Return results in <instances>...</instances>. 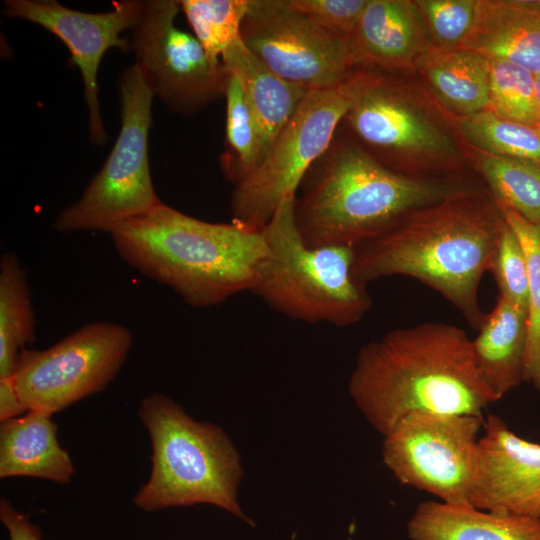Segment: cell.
Segmentation results:
<instances>
[{"mask_svg":"<svg viewBox=\"0 0 540 540\" xmlns=\"http://www.w3.org/2000/svg\"><path fill=\"white\" fill-rule=\"evenodd\" d=\"M506 225L493 199L464 187L416 208L356 248L354 273L363 284L389 276L414 278L441 294L478 330L486 314L478 291Z\"/></svg>","mask_w":540,"mask_h":540,"instance_id":"obj_1","label":"cell"},{"mask_svg":"<svg viewBox=\"0 0 540 540\" xmlns=\"http://www.w3.org/2000/svg\"><path fill=\"white\" fill-rule=\"evenodd\" d=\"M348 391L383 437L412 412L482 417L495 402L478 370L472 340L463 329L442 322L398 328L364 345Z\"/></svg>","mask_w":540,"mask_h":540,"instance_id":"obj_2","label":"cell"},{"mask_svg":"<svg viewBox=\"0 0 540 540\" xmlns=\"http://www.w3.org/2000/svg\"><path fill=\"white\" fill-rule=\"evenodd\" d=\"M109 234L127 264L200 308L251 292L268 255L263 229L200 220L164 203Z\"/></svg>","mask_w":540,"mask_h":540,"instance_id":"obj_3","label":"cell"},{"mask_svg":"<svg viewBox=\"0 0 540 540\" xmlns=\"http://www.w3.org/2000/svg\"><path fill=\"white\" fill-rule=\"evenodd\" d=\"M464 187L446 179L397 172L359 144L334 137L298 188L296 223L311 246L356 249L382 235L408 212Z\"/></svg>","mask_w":540,"mask_h":540,"instance_id":"obj_4","label":"cell"},{"mask_svg":"<svg viewBox=\"0 0 540 540\" xmlns=\"http://www.w3.org/2000/svg\"><path fill=\"white\" fill-rule=\"evenodd\" d=\"M138 415L152 444L149 479L133 503L145 512L195 504L215 505L253 524L238 502L239 454L224 430L192 419L174 400L152 393Z\"/></svg>","mask_w":540,"mask_h":540,"instance_id":"obj_5","label":"cell"},{"mask_svg":"<svg viewBox=\"0 0 540 540\" xmlns=\"http://www.w3.org/2000/svg\"><path fill=\"white\" fill-rule=\"evenodd\" d=\"M295 196L286 197L263 228L268 255L251 292L290 318L351 326L372 305L354 273L356 249L307 244L296 223Z\"/></svg>","mask_w":540,"mask_h":540,"instance_id":"obj_6","label":"cell"},{"mask_svg":"<svg viewBox=\"0 0 540 540\" xmlns=\"http://www.w3.org/2000/svg\"><path fill=\"white\" fill-rule=\"evenodd\" d=\"M121 127L111 152L82 196L54 222L62 233L98 230L144 216L162 202L152 183L148 145L154 95L134 64L120 78Z\"/></svg>","mask_w":540,"mask_h":540,"instance_id":"obj_7","label":"cell"},{"mask_svg":"<svg viewBox=\"0 0 540 540\" xmlns=\"http://www.w3.org/2000/svg\"><path fill=\"white\" fill-rule=\"evenodd\" d=\"M353 98L350 77L336 87L307 92L260 164L234 185L233 221L256 229L266 226L328 150Z\"/></svg>","mask_w":540,"mask_h":540,"instance_id":"obj_8","label":"cell"},{"mask_svg":"<svg viewBox=\"0 0 540 540\" xmlns=\"http://www.w3.org/2000/svg\"><path fill=\"white\" fill-rule=\"evenodd\" d=\"M132 342L126 327L95 322L44 350H23L12 379L24 408L54 414L101 392L122 368Z\"/></svg>","mask_w":540,"mask_h":540,"instance_id":"obj_9","label":"cell"},{"mask_svg":"<svg viewBox=\"0 0 540 540\" xmlns=\"http://www.w3.org/2000/svg\"><path fill=\"white\" fill-rule=\"evenodd\" d=\"M482 417L416 411L384 436V464L403 485L468 504Z\"/></svg>","mask_w":540,"mask_h":540,"instance_id":"obj_10","label":"cell"},{"mask_svg":"<svg viewBox=\"0 0 540 540\" xmlns=\"http://www.w3.org/2000/svg\"><path fill=\"white\" fill-rule=\"evenodd\" d=\"M180 11V1H144L130 48L153 95L170 110L192 115L225 96L228 73L176 25Z\"/></svg>","mask_w":540,"mask_h":540,"instance_id":"obj_11","label":"cell"},{"mask_svg":"<svg viewBox=\"0 0 540 540\" xmlns=\"http://www.w3.org/2000/svg\"><path fill=\"white\" fill-rule=\"evenodd\" d=\"M241 39L271 71L307 91L336 87L358 68L348 38L323 29L285 0H250Z\"/></svg>","mask_w":540,"mask_h":540,"instance_id":"obj_12","label":"cell"},{"mask_svg":"<svg viewBox=\"0 0 540 540\" xmlns=\"http://www.w3.org/2000/svg\"><path fill=\"white\" fill-rule=\"evenodd\" d=\"M353 104L344 119L366 146L395 161L440 163L455 154L450 137L383 74L357 68L350 76Z\"/></svg>","mask_w":540,"mask_h":540,"instance_id":"obj_13","label":"cell"},{"mask_svg":"<svg viewBox=\"0 0 540 540\" xmlns=\"http://www.w3.org/2000/svg\"><path fill=\"white\" fill-rule=\"evenodd\" d=\"M144 1L123 0L110 11L89 13L67 8L55 0H6L4 14L35 23L57 36L69 49L71 61L80 70L88 108L89 136L97 145L107 139L98 97V71L111 48L127 52L130 42L121 34L133 29Z\"/></svg>","mask_w":540,"mask_h":540,"instance_id":"obj_14","label":"cell"},{"mask_svg":"<svg viewBox=\"0 0 540 540\" xmlns=\"http://www.w3.org/2000/svg\"><path fill=\"white\" fill-rule=\"evenodd\" d=\"M479 437L468 504L498 514L540 518V444L491 414Z\"/></svg>","mask_w":540,"mask_h":540,"instance_id":"obj_15","label":"cell"},{"mask_svg":"<svg viewBox=\"0 0 540 540\" xmlns=\"http://www.w3.org/2000/svg\"><path fill=\"white\" fill-rule=\"evenodd\" d=\"M413 1L369 0L354 33L348 38L358 68L385 70L418 65L431 47Z\"/></svg>","mask_w":540,"mask_h":540,"instance_id":"obj_16","label":"cell"},{"mask_svg":"<svg viewBox=\"0 0 540 540\" xmlns=\"http://www.w3.org/2000/svg\"><path fill=\"white\" fill-rule=\"evenodd\" d=\"M460 47L540 74V0H478L474 25Z\"/></svg>","mask_w":540,"mask_h":540,"instance_id":"obj_17","label":"cell"},{"mask_svg":"<svg viewBox=\"0 0 540 540\" xmlns=\"http://www.w3.org/2000/svg\"><path fill=\"white\" fill-rule=\"evenodd\" d=\"M54 414L29 410L0 424V477H34L68 483L75 467L57 439Z\"/></svg>","mask_w":540,"mask_h":540,"instance_id":"obj_18","label":"cell"},{"mask_svg":"<svg viewBox=\"0 0 540 540\" xmlns=\"http://www.w3.org/2000/svg\"><path fill=\"white\" fill-rule=\"evenodd\" d=\"M406 529L410 540H540V518L432 500L417 505Z\"/></svg>","mask_w":540,"mask_h":540,"instance_id":"obj_19","label":"cell"},{"mask_svg":"<svg viewBox=\"0 0 540 540\" xmlns=\"http://www.w3.org/2000/svg\"><path fill=\"white\" fill-rule=\"evenodd\" d=\"M221 62L241 84L265 156L308 91L271 71L244 45L241 37L222 54Z\"/></svg>","mask_w":540,"mask_h":540,"instance_id":"obj_20","label":"cell"},{"mask_svg":"<svg viewBox=\"0 0 540 540\" xmlns=\"http://www.w3.org/2000/svg\"><path fill=\"white\" fill-rule=\"evenodd\" d=\"M472 340L480 375L495 401L523 379L527 311L499 296Z\"/></svg>","mask_w":540,"mask_h":540,"instance_id":"obj_21","label":"cell"},{"mask_svg":"<svg viewBox=\"0 0 540 540\" xmlns=\"http://www.w3.org/2000/svg\"><path fill=\"white\" fill-rule=\"evenodd\" d=\"M417 66L437 97L462 116L489 109V60L482 54L431 46Z\"/></svg>","mask_w":540,"mask_h":540,"instance_id":"obj_22","label":"cell"},{"mask_svg":"<svg viewBox=\"0 0 540 540\" xmlns=\"http://www.w3.org/2000/svg\"><path fill=\"white\" fill-rule=\"evenodd\" d=\"M28 280L14 253L0 260V379L11 378L20 353L34 340Z\"/></svg>","mask_w":540,"mask_h":540,"instance_id":"obj_23","label":"cell"},{"mask_svg":"<svg viewBox=\"0 0 540 540\" xmlns=\"http://www.w3.org/2000/svg\"><path fill=\"white\" fill-rule=\"evenodd\" d=\"M475 162L497 205L540 227V163L480 151Z\"/></svg>","mask_w":540,"mask_h":540,"instance_id":"obj_24","label":"cell"},{"mask_svg":"<svg viewBox=\"0 0 540 540\" xmlns=\"http://www.w3.org/2000/svg\"><path fill=\"white\" fill-rule=\"evenodd\" d=\"M458 128L478 151L540 163V126L505 119L491 110L461 116Z\"/></svg>","mask_w":540,"mask_h":540,"instance_id":"obj_25","label":"cell"},{"mask_svg":"<svg viewBox=\"0 0 540 540\" xmlns=\"http://www.w3.org/2000/svg\"><path fill=\"white\" fill-rule=\"evenodd\" d=\"M228 73V72H227ZM226 98V149L221 168L235 185L253 172L264 157L258 127L239 80L228 73Z\"/></svg>","mask_w":540,"mask_h":540,"instance_id":"obj_26","label":"cell"},{"mask_svg":"<svg viewBox=\"0 0 540 540\" xmlns=\"http://www.w3.org/2000/svg\"><path fill=\"white\" fill-rule=\"evenodd\" d=\"M250 0H182L184 13L193 35L214 62L241 37V27Z\"/></svg>","mask_w":540,"mask_h":540,"instance_id":"obj_27","label":"cell"},{"mask_svg":"<svg viewBox=\"0 0 540 540\" xmlns=\"http://www.w3.org/2000/svg\"><path fill=\"white\" fill-rule=\"evenodd\" d=\"M499 208L517 235L526 257L528 303L523 379L540 392V227L510 209Z\"/></svg>","mask_w":540,"mask_h":540,"instance_id":"obj_28","label":"cell"},{"mask_svg":"<svg viewBox=\"0 0 540 540\" xmlns=\"http://www.w3.org/2000/svg\"><path fill=\"white\" fill-rule=\"evenodd\" d=\"M489 60V110L508 120L540 126L535 75L504 59Z\"/></svg>","mask_w":540,"mask_h":540,"instance_id":"obj_29","label":"cell"},{"mask_svg":"<svg viewBox=\"0 0 540 540\" xmlns=\"http://www.w3.org/2000/svg\"><path fill=\"white\" fill-rule=\"evenodd\" d=\"M437 47H460L469 35L477 15L478 0L413 1Z\"/></svg>","mask_w":540,"mask_h":540,"instance_id":"obj_30","label":"cell"},{"mask_svg":"<svg viewBox=\"0 0 540 540\" xmlns=\"http://www.w3.org/2000/svg\"><path fill=\"white\" fill-rule=\"evenodd\" d=\"M490 272L499 288V296L527 311L528 269L526 257L517 235L507 222Z\"/></svg>","mask_w":540,"mask_h":540,"instance_id":"obj_31","label":"cell"},{"mask_svg":"<svg viewBox=\"0 0 540 540\" xmlns=\"http://www.w3.org/2000/svg\"><path fill=\"white\" fill-rule=\"evenodd\" d=\"M369 0H285L328 32L349 38Z\"/></svg>","mask_w":540,"mask_h":540,"instance_id":"obj_32","label":"cell"},{"mask_svg":"<svg viewBox=\"0 0 540 540\" xmlns=\"http://www.w3.org/2000/svg\"><path fill=\"white\" fill-rule=\"evenodd\" d=\"M0 520L10 540H41L40 529L6 499L0 500Z\"/></svg>","mask_w":540,"mask_h":540,"instance_id":"obj_33","label":"cell"},{"mask_svg":"<svg viewBox=\"0 0 540 540\" xmlns=\"http://www.w3.org/2000/svg\"><path fill=\"white\" fill-rule=\"evenodd\" d=\"M26 412L12 377L0 379V422L19 417Z\"/></svg>","mask_w":540,"mask_h":540,"instance_id":"obj_34","label":"cell"},{"mask_svg":"<svg viewBox=\"0 0 540 540\" xmlns=\"http://www.w3.org/2000/svg\"><path fill=\"white\" fill-rule=\"evenodd\" d=\"M535 93L536 100L540 111V74L535 75Z\"/></svg>","mask_w":540,"mask_h":540,"instance_id":"obj_35","label":"cell"}]
</instances>
